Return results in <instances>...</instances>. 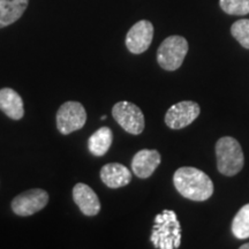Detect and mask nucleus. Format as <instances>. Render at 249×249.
Segmentation results:
<instances>
[{
    "mask_svg": "<svg viewBox=\"0 0 249 249\" xmlns=\"http://www.w3.org/2000/svg\"><path fill=\"white\" fill-rule=\"evenodd\" d=\"M176 189L185 198L192 201H207L213 194V180L203 171L195 167H180L173 176Z\"/></svg>",
    "mask_w": 249,
    "mask_h": 249,
    "instance_id": "nucleus-1",
    "label": "nucleus"
},
{
    "mask_svg": "<svg viewBox=\"0 0 249 249\" xmlns=\"http://www.w3.org/2000/svg\"><path fill=\"white\" fill-rule=\"evenodd\" d=\"M150 240L155 248L177 249L181 244V226L172 210H164L155 218Z\"/></svg>",
    "mask_w": 249,
    "mask_h": 249,
    "instance_id": "nucleus-2",
    "label": "nucleus"
},
{
    "mask_svg": "<svg viewBox=\"0 0 249 249\" xmlns=\"http://www.w3.org/2000/svg\"><path fill=\"white\" fill-rule=\"evenodd\" d=\"M217 167L226 177L238 174L244 167V152L240 143L231 136H224L216 143Z\"/></svg>",
    "mask_w": 249,
    "mask_h": 249,
    "instance_id": "nucleus-3",
    "label": "nucleus"
},
{
    "mask_svg": "<svg viewBox=\"0 0 249 249\" xmlns=\"http://www.w3.org/2000/svg\"><path fill=\"white\" fill-rule=\"evenodd\" d=\"M188 52V42L181 36H170L157 51V61L163 70L176 71L181 66Z\"/></svg>",
    "mask_w": 249,
    "mask_h": 249,
    "instance_id": "nucleus-4",
    "label": "nucleus"
},
{
    "mask_svg": "<svg viewBox=\"0 0 249 249\" xmlns=\"http://www.w3.org/2000/svg\"><path fill=\"white\" fill-rule=\"evenodd\" d=\"M87 112L79 102H66L57 112V128L64 135L76 132L85 126Z\"/></svg>",
    "mask_w": 249,
    "mask_h": 249,
    "instance_id": "nucleus-5",
    "label": "nucleus"
},
{
    "mask_svg": "<svg viewBox=\"0 0 249 249\" xmlns=\"http://www.w3.org/2000/svg\"><path fill=\"white\" fill-rule=\"evenodd\" d=\"M112 116L127 133L139 135L144 129V116L140 107L133 103H117L112 108Z\"/></svg>",
    "mask_w": 249,
    "mask_h": 249,
    "instance_id": "nucleus-6",
    "label": "nucleus"
},
{
    "mask_svg": "<svg viewBox=\"0 0 249 249\" xmlns=\"http://www.w3.org/2000/svg\"><path fill=\"white\" fill-rule=\"evenodd\" d=\"M49 202V194L44 189L34 188L21 193L12 201V210L15 214L28 217L44 209Z\"/></svg>",
    "mask_w": 249,
    "mask_h": 249,
    "instance_id": "nucleus-7",
    "label": "nucleus"
},
{
    "mask_svg": "<svg viewBox=\"0 0 249 249\" xmlns=\"http://www.w3.org/2000/svg\"><path fill=\"white\" fill-rule=\"evenodd\" d=\"M200 105L192 101H183L174 104L165 114V124L171 129H181L189 126L200 116Z\"/></svg>",
    "mask_w": 249,
    "mask_h": 249,
    "instance_id": "nucleus-8",
    "label": "nucleus"
},
{
    "mask_svg": "<svg viewBox=\"0 0 249 249\" xmlns=\"http://www.w3.org/2000/svg\"><path fill=\"white\" fill-rule=\"evenodd\" d=\"M154 38V26L150 21H139L130 28L126 36V46L129 52L140 54L145 52Z\"/></svg>",
    "mask_w": 249,
    "mask_h": 249,
    "instance_id": "nucleus-9",
    "label": "nucleus"
},
{
    "mask_svg": "<svg viewBox=\"0 0 249 249\" xmlns=\"http://www.w3.org/2000/svg\"><path fill=\"white\" fill-rule=\"evenodd\" d=\"M73 200L81 213L88 217L96 216L101 210V202L97 194L86 183H76L73 188Z\"/></svg>",
    "mask_w": 249,
    "mask_h": 249,
    "instance_id": "nucleus-10",
    "label": "nucleus"
},
{
    "mask_svg": "<svg viewBox=\"0 0 249 249\" xmlns=\"http://www.w3.org/2000/svg\"><path fill=\"white\" fill-rule=\"evenodd\" d=\"M161 157L157 150L143 149L136 152L132 160V171L140 179H147L151 177L160 166Z\"/></svg>",
    "mask_w": 249,
    "mask_h": 249,
    "instance_id": "nucleus-11",
    "label": "nucleus"
},
{
    "mask_svg": "<svg viewBox=\"0 0 249 249\" xmlns=\"http://www.w3.org/2000/svg\"><path fill=\"white\" fill-rule=\"evenodd\" d=\"M101 179L108 188L116 189L127 186L132 180V172L119 163H108L102 167Z\"/></svg>",
    "mask_w": 249,
    "mask_h": 249,
    "instance_id": "nucleus-12",
    "label": "nucleus"
},
{
    "mask_svg": "<svg viewBox=\"0 0 249 249\" xmlns=\"http://www.w3.org/2000/svg\"><path fill=\"white\" fill-rule=\"evenodd\" d=\"M0 110L11 119H22L24 116L22 98L15 90L11 88H2L0 90Z\"/></svg>",
    "mask_w": 249,
    "mask_h": 249,
    "instance_id": "nucleus-13",
    "label": "nucleus"
},
{
    "mask_svg": "<svg viewBox=\"0 0 249 249\" xmlns=\"http://www.w3.org/2000/svg\"><path fill=\"white\" fill-rule=\"evenodd\" d=\"M29 0H0V29L11 26L22 17Z\"/></svg>",
    "mask_w": 249,
    "mask_h": 249,
    "instance_id": "nucleus-14",
    "label": "nucleus"
},
{
    "mask_svg": "<svg viewBox=\"0 0 249 249\" xmlns=\"http://www.w3.org/2000/svg\"><path fill=\"white\" fill-rule=\"evenodd\" d=\"M113 134L108 127H102L90 136L88 140V149L93 156H104L111 148Z\"/></svg>",
    "mask_w": 249,
    "mask_h": 249,
    "instance_id": "nucleus-15",
    "label": "nucleus"
},
{
    "mask_svg": "<svg viewBox=\"0 0 249 249\" xmlns=\"http://www.w3.org/2000/svg\"><path fill=\"white\" fill-rule=\"evenodd\" d=\"M232 233L240 240L249 238V203L244 205L233 218Z\"/></svg>",
    "mask_w": 249,
    "mask_h": 249,
    "instance_id": "nucleus-16",
    "label": "nucleus"
},
{
    "mask_svg": "<svg viewBox=\"0 0 249 249\" xmlns=\"http://www.w3.org/2000/svg\"><path fill=\"white\" fill-rule=\"evenodd\" d=\"M219 5L230 15L249 14V0H219Z\"/></svg>",
    "mask_w": 249,
    "mask_h": 249,
    "instance_id": "nucleus-17",
    "label": "nucleus"
},
{
    "mask_svg": "<svg viewBox=\"0 0 249 249\" xmlns=\"http://www.w3.org/2000/svg\"><path fill=\"white\" fill-rule=\"evenodd\" d=\"M231 34L245 49H249V20L244 18L233 23Z\"/></svg>",
    "mask_w": 249,
    "mask_h": 249,
    "instance_id": "nucleus-18",
    "label": "nucleus"
},
{
    "mask_svg": "<svg viewBox=\"0 0 249 249\" xmlns=\"http://www.w3.org/2000/svg\"><path fill=\"white\" fill-rule=\"evenodd\" d=\"M240 249H249V244H245V245H242L241 247H240Z\"/></svg>",
    "mask_w": 249,
    "mask_h": 249,
    "instance_id": "nucleus-19",
    "label": "nucleus"
}]
</instances>
